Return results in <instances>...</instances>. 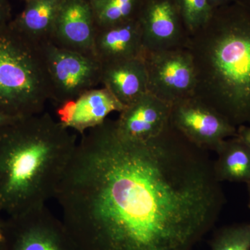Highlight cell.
<instances>
[{"label": "cell", "mask_w": 250, "mask_h": 250, "mask_svg": "<svg viewBox=\"0 0 250 250\" xmlns=\"http://www.w3.org/2000/svg\"><path fill=\"white\" fill-rule=\"evenodd\" d=\"M220 183L170 122L141 141L107 118L82 134L54 198L78 250H192L223 209Z\"/></svg>", "instance_id": "cell-1"}, {"label": "cell", "mask_w": 250, "mask_h": 250, "mask_svg": "<svg viewBox=\"0 0 250 250\" xmlns=\"http://www.w3.org/2000/svg\"><path fill=\"white\" fill-rule=\"evenodd\" d=\"M77 144L47 112L0 127V214L13 216L54 198Z\"/></svg>", "instance_id": "cell-2"}, {"label": "cell", "mask_w": 250, "mask_h": 250, "mask_svg": "<svg viewBox=\"0 0 250 250\" xmlns=\"http://www.w3.org/2000/svg\"><path fill=\"white\" fill-rule=\"evenodd\" d=\"M186 49L196 75L194 97L236 128L250 125V10L236 0L213 10Z\"/></svg>", "instance_id": "cell-3"}, {"label": "cell", "mask_w": 250, "mask_h": 250, "mask_svg": "<svg viewBox=\"0 0 250 250\" xmlns=\"http://www.w3.org/2000/svg\"><path fill=\"white\" fill-rule=\"evenodd\" d=\"M52 98L42 45L0 25V111L14 118L39 114Z\"/></svg>", "instance_id": "cell-4"}, {"label": "cell", "mask_w": 250, "mask_h": 250, "mask_svg": "<svg viewBox=\"0 0 250 250\" xmlns=\"http://www.w3.org/2000/svg\"><path fill=\"white\" fill-rule=\"evenodd\" d=\"M50 82L51 101L57 105L75 100L101 84V62L95 56L42 44Z\"/></svg>", "instance_id": "cell-5"}, {"label": "cell", "mask_w": 250, "mask_h": 250, "mask_svg": "<svg viewBox=\"0 0 250 250\" xmlns=\"http://www.w3.org/2000/svg\"><path fill=\"white\" fill-rule=\"evenodd\" d=\"M5 250H78L45 205L4 218Z\"/></svg>", "instance_id": "cell-6"}, {"label": "cell", "mask_w": 250, "mask_h": 250, "mask_svg": "<svg viewBox=\"0 0 250 250\" xmlns=\"http://www.w3.org/2000/svg\"><path fill=\"white\" fill-rule=\"evenodd\" d=\"M148 93L172 105L194 96L196 75L190 54L186 48L146 52Z\"/></svg>", "instance_id": "cell-7"}, {"label": "cell", "mask_w": 250, "mask_h": 250, "mask_svg": "<svg viewBox=\"0 0 250 250\" xmlns=\"http://www.w3.org/2000/svg\"><path fill=\"white\" fill-rule=\"evenodd\" d=\"M170 123L189 141L207 151L216 152L237 132L236 126L194 96L171 105Z\"/></svg>", "instance_id": "cell-8"}, {"label": "cell", "mask_w": 250, "mask_h": 250, "mask_svg": "<svg viewBox=\"0 0 250 250\" xmlns=\"http://www.w3.org/2000/svg\"><path fill=\"white\" fill-rule=\"evenodd\" d=\"M136 18L146 52L186 48L189 36L177 0H141Z\"/></svg>", "instance_id": "cell-9"}, {"label": "cell", "mask_w": 250, "mask_h": 250, "mask_svg": "<svg viewBox=\"0 0 250 250\" xmlns=\"http://www.w3.org/2000/svg\"><path fill=\"white\" fill-rule=\"evenodd\" d=\"M97 25L87 0H66L52 34L51 42L59 47L93 55Z\"/></svg>", "instance_id": "cell-10"}, {"label": "cell", "mask_w": 250, "mask_h": 250, "mask_svg": "<svg viewBox=\"0 0 250 250\" xmlns=\"http://www.w3.org/2000/svg\"><path fill=\"white\" fill-rule=\"evenodd\" d=\"M171 105L149 93L126 106L116 120L118 132L125 139L145 141L164 131L170 122Z\"/></svg>", "instance_id": "cell-11"}, {"label": "cell", "mask_w": 250, "mask_h": 250, "mask_svg": "<svg viewBox=\"0 0 250 250\" xmlns=\"http://www.w3.org/2000/svg\"><path fill=\"white\" fill-rule=\"evenodd\" d=\"M145 53L142 31L137 18L109 27L97 28L93 54L102 65L143 58Z\"/></svg>", "instance_id": "cell-12"}, {"label": "cell", "mask_w": 250, "mask_h": 250, "mask_svg": "<svg viewBox=\"0 0 250 250\" xmlns=\"http://www.w3.org/2000/svg\"><path fill=\"white\" fill-rule=\"evenodd\" d=\"M101 84L126 106L148 93L147 72L143 58L103 64Z\"/></svg>", "instance_id": "cell-13"}, {"label": "cell", "mask_w": 250, "mask_h": 250, "mask_svg": "<svg viewBox=\"0 0 250 250\" xmlns=\"http://www.w3.org/2000/svg\"><path fill=\"white\" fill-rule=\"evenodd\" d=\"M66 0H28L22 12L9 22L18 33L36 43L51 42L57 18Z\"/></svg>", "instance_id": "cell-14"}, {"label": "cell", "mask_w": 250, "mask_h": 250, "mask_svg": "<svg viewBox=\"0 0 250 250\" xmlns=\"http://www.w3.org/2000/svg\"><path fill=\"white\" fill-rule=\"evenodd\" d=\"M125 107L104 87L88 90L74 100L71 117L66 127L83 134L103 123L110 113H121Z\"/></svg>", "instance_id": "cell-15"}, {"label": "cell", "mask_w": 250, "mask_h": 250, "mask_svg": "<svg viewBox=\"0 0 250 250\" xmlns=\"http://www.w3.org/2000/svg\"><path fill=\"white\" fill-rule=\"evenodd\" d=\"M215 152V172L220 182H250V149L236 136L225 140Z\"/></svg>", "instance_id": "cell-16"}, {"label": "cell", "mask_w": 250, "mask_h": 250, "mask_svg": "<svg viewBox=\"0 0 250 250\" xmlns=\"http://www.w3.org/2000/svg\"><path fill=\"white\" fill-rule=\"evenodd\" d=\"M141 0H89L97 28L115 25L137 17Z\"/></svg>", "instance_id": "cell-17"}, {"label": "cell", "mask_w": 250, "mask_h": 250, "mask_svg": "<svg viewBox=\"0 0 250 250\" xmlns=\"http://www.w3.org/2000/svg\"><path fill=\"white\" fill-rule=\"evenodd\" d=\"M211 250H250V223L219 229L210 242Z\"/></svg>", "instance_id": "cell-18"}, {"label": "cell", "mask_w": 250, "mask_h": 250, "mask_svg": "<svg viewBox=\"0 0 250 250\" xmlns=\"http://www.w3.org/2000/svg\"><path fill=\"white\" fill-rule=\"evenodd\" d=\"M177 2L188 36L202 29L213 14L208 0H177Z\"/></svg>", "instance_id": "cell-19"}, {"label": "cell", "mask_w": 250, "mask_h": 250, "mask_svg": "<svg viewBox=\"0 0 250 250\" xmlns=\"http://www.w3.org/2000/svg\"><path fill=\"white\" fill-rule=\"evenodd\" d=\"M236 137L250 149V125L238 126L237 128Z\"/></svg>", "instance_id": "cell-20"}, {"label": "cell", "mask_w": 250, "mask_h": 250, "mask_svg": "<svg viewBox=\"0 0 250 250\" xmlns=\"http://www.w3.org/2000/svg\"><path fill=\"white\" fill-rule=\"evenodd\" d=\"M11 20V10L0 7V25L9 22Z\"/></svg>", "instance_id": "cell-21"}, {"label": "cell", "mask_w": 250, "mask_h": 250, "mask_svg": "<svg viewBox=\"0 0 250 250\" xmlns=\"http://www.w3.org/2000/svg\"><path fill=\"white\" fill-rule=\"evenodd\" d=\"M236 0H208V2L213 10L223 7L234 2Z\"/></svg>", "instance_id": "cell-22"}, {"label": "cell", "mask_w": 250, "mask_h": 250, "mask_svg": "<svg viewBox=\"0 0 250 250\" xmlns=\"http://www.w3.org/2000/svg\"><path fill=\"white\" fill-rule=\"evenodd\" d=\"M0 250H5L4 217L0 214Z\"/></svg>", "instance_id": "cell-23"}, {"label": "cell", "mask_w": 250, "mask_h": 250, "mask_svg": "<svg viewBox=\"0 0 250 250\" xmlns=\"http://www.w3.org/2000/svg\"><path fill=\"white\" fill-rule=\"evenodd\" d=\"M18 118H14V117L8 116V115L0 111V127L4 126V125L13 123V122L16 121Z\"/></svg>", "instance_id": "cell-24"}, {"label": "cell", "mask_w": 250, "mask_h": 250, "mask_svg": "<svg viewBox=\"0 0 250 250\" xmlns=\"http://www.w3.org/2000/svg\"><path fill=\"white\" fill-rule=\"evenodd\" d=\"M0 7L4 9L11 10L9 0H0Z\"/></svg>", "instance_id": "cell-25"}, {"label": "cell", "mask_w": 250, "mask_h": 250, "mask_svg": "<svg viewBox=\"0 0 250 250\" xmlns=\"http://www.w3.org/2000/svg\"><path fill=\"white\" fill-rule=\"evenodd\" d=\"M236 1L250 10V0H236Z\"/></svg>", "instance_id": "cell-26"}, {"label": "cell", "mask_w": 250, "mask_h": 250, "mask_svg": "<svg viewBox=\"0 0 250 250\" xmlns=\"http://www.w3.org/2000/svg\"><path fill=\"white\" fill-rule=\"evenodd\" d=\"M247 184H248V192H249V202H250L249 205H250V182H248V183Z\"/></svg>", "instance_id": "cell-27"}, {"label": "cell", "mask_w": 250, "mask_h": 250, "mask_svg": "<svg viewBox=\"0 0 250 250\" xmlns=\"http://www.w3.org/2000/svg\"><path fill=\"white\" fill-rule=\"evenodd\" d=\"M87 1H89V0H87Z\"/></svg>", "instance_id": "cell-28"}, {"label": "cell", "mask_w": 250, "mask_h": 250, "mask_svg": "<svg viewBox=\"0 0 250 250\" xmlns=\"http://www.w3.org/2000/svg\"><path fill=\"white\" fill-rule=\"evenodd\" d=\"M26 1H28V0H26Z\"/></svg>", "instance_id": "cell-29"}]
</instances>
